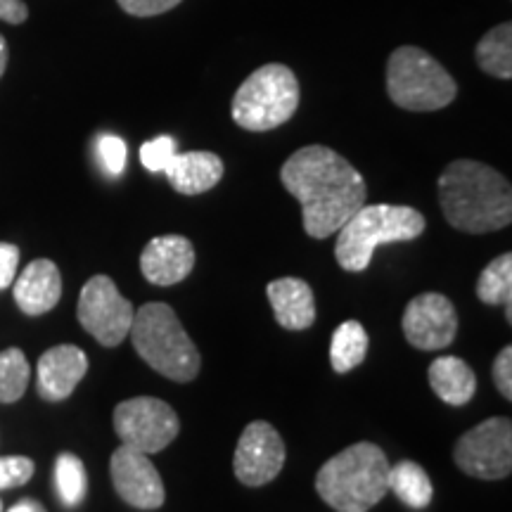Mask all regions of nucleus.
Returning <instances> with one entry per match:
<instances>
[{
    "instance_id": "nucleus-14",
    "label": "nucleus",
    "mask_w": 512,
    "mask_h": 512,
    "mask_svg": "<svg viewBox=\"0 0 512 512\" xmlns=\"http://www.w3.org/2000/svg\"><path fill=\"white\" fill-rule=\"evenodd\" d=\"M195 268V247L183 235H159L147 242L140 254V271L152 285L169 287L183 283Z\"/></svg>"
},
{
    "instance_id": "nucleus-29",
    "label": "nucleus",
    "mask_w": 512,
    "mask_h": 512,
    "mask_svg": "<svg viewBox=\"0 0 512 512\" xmlns=\"http://www.w3.org/2000/svg\"><path fill=\"white\" fill-rule=\"evenodd\" d=\"M117 3L131 17H155L178 8L183 0H117Z\"/></svg>"
},
{
    "instance_id": "nucleus-9",
    "label": "nucleus",
    "mask_w": 512,
    "mask_h": 512,
    "mask_svg": "<svg viewBox=\"0 0 512 512\" xmlns=\"http://www.w3.org/2000/svg\"><path fill=\"white\" fill-rule=\"evenodd\" d=\"M76 318L88 335L98 339L102 347H119L131 332L136 306L121 297L112 278L107 275H93L83 285Z\"/></svg>"
},
{
    "instance_id": "nucleus-7",
    "label": "nucleus",
    "mask_w": 512,
    "mask_h": 512,
    "mask_svg": "<svg viewBox=\"0 0 512 512\" xmlns=\"http://www.w3.org/2000/svg\"><path fill=\"white\" fill-rule=\"evenodd\" d=\"M299 107V81L285 64H264L233 95V121L252 133L287 124Z\"/></svg>"
},
{
    "instance_id": "nucleus-8",
    "label": "nucleus",
    "mask_w": 512,
    "mask_h": 512,
    "mask_svg": "<svg viewBox=\"0 0 512 512\" xmlns=\"http://www.w3.org/2000/svg\"><path fill=\"white\" fill-rule=\"evenodd\" d=\"M114 432L121 444L140 453H159L181 432V422L169 403L155 396H136L114 408Z\"/></svg>"
},
{
    "instance_id": "nucleus-2",
    "label": "nucleus",
    "mask_w": 512,
    "mask_h": 512,
    "mask_svg": "<svg viewBox=\"0 0 512 512\" xmlns=\"http://www.w3.org/2000/svg\"><path fill=\"white\" fill-rule=\"evenodd\" d=\"M439 204L446 221L463 233H491L512 221V188L501 171L475 159L451 162L439 176Z\"/></svg>"
},
{
    "instance_id": "nucleus-1",
    "label": "nucleus",
    "mask_w": 512,
    "mask_h": 512,
    "mask_svg": "<svg viewBox=\"0 0 512 512\" xmlns=\"http://www.w3.org/2000/svg\"><path fill=\"white\" fill-rule=\"evenodd\" d=\"M280 181L302 204L304 230L313 240L335 235L368 197L366 178L325 145H309L294 152L280 169Z\"/></svg>"
},
{
    "instance_id": "nucleus-20",
    "label": "nucleus",
    "mask_w": 512,
    "mask_h": 512,
    "mask_svg": "<svg viewBox=\"0 0 512 512\" xmlns=\"http://www.w3.org/2000/svg\"><path fill=\"white\" fill-rule=\"evenodd\" d=\"M387 486L403 505L413 510H422L432 503V479L413 460H401V463L389 467Z\"/></svg>"
},
{
    "instance_id": "nucleus-5",
    "label": "nucleus",
    "mask_w": 512,
    "mask_h": 512,
    "mask_svg": "<svg viewBox=\"0 0 512 512\" xmlns=\"http://www.w3.org/2000/svg\"><path fill=\"white\" fill-rule=\"evenodd\" d=\"M128 337L138 356L159 375L174 382H190L200 373V351L169 304L150 302L138 309Z\"/></svg>"
},
{
    "instance_id": "nucleus-33",
    "label": "nucleus",
    "mask_w": 512,
    "mask_h": 512,
    "mask_svg": "<svg viewBox=\"0 0 512 512\" xmlns=\"http://www.w3.org/2000/svg\"><path fill=\"white\" fill-rule=\"evenodd\" d=\"M8 512H46V508L38 501H34V498H24V501L12 505Z\"/></svg>"
},
{
    "instance_id": "nucleus-16",
    "label": "nucleus",
    "mask_w": 512,
    "mask_h": 512,
    "mask_svg": "<svg viewBox=\"0 0 512 512\" xmlns=\"http://www.w3.org/2000/svg\"><path fill=\"white\" fill-rule=\"evenodd\" d=\"M15 302L27 316L53 311L62 297V275L50 259H36L24 268L15 283Z\"/></svg>"
},
{
    "instance_id": "nucleus-31",
    "label": "nucleus",
    "mask_w": 512,
    "mask_h": 512,
    "mask_svg": "<svg viewBox=\"0 0 512 512\" xmlns=\"http://www.w3.org/2000/svg\"><path fill=\"white\" fill-rule=\"evenodd\" d=\"M19 266V247L10 242H0V290H8L15 283Z\"/></svg>"
},
{
    "instance_id": "nucleus-21",
    "label": "nucleus",
    "mask_w": 512,
    "mask_h": 512,
    "mask_svg": "<svg viewBox=\"0 0 512 512\" xmlns=\"http://www.w3.org/2000/svg\"><path fill=\"white\" fill-rule=\"evenodd\" d=\"M475 60L479 69L486 74L496 76V79L510 81L512 79V24H498L479 38Z\"/></svg>"
},
{
    "instance_id": "nucleus-23",
    "label": "nucleus",
    "mask_w": 512,
    "mask_h": 512,
    "mask_svg": "<svg viewBox=\"0 0 512 512\" xmlns=\"http://www.w3.org/2000/svg\"><path fill=\"white\" fill-rule=\"evenodd\" d=\"M479 302L489 306H505V316L512 320V254L496 256L477 280Z\"/></svg>"
},
{
    "instance_id": "nucleus-25",
    "label": "nucleus",
    "mask_w": 512,
    "mask_h": 512,
    "mask_svg": "<svg viewBox=\"0 0 512 512\" xmlns=\"http://www.w3.org/2000/svg\"><path fill=\"white\" fill-rule=\"evenodd\" d=\"M29 361L22 349L0 351V403H15L27 392Z\"/></svg>"
},
{
    "instance_id": "nucleus-28",
    "label": "nucleus",
    "mask_w": 512,
    "mask_h": 512,
    "mask_svg": "<svg viewBox=\"0 0 512 512\" xmlns=\"http://www.w3.org/2000/svg\"><path fill=\"white\" fill-rule=\"evenodd\" d=\"M34 460L27 456H3L0 458V491L24 486L34 477Z\"/></svg>"
},
{
    "instance_id": "nucleus-24",
    "label": "nucleus",
    "mask_w": 512,
    "mask_h": 512,
    "mask_svg": "<svg viewBox=\"0 0 512 512\" xmlns=\"http://www.w3.org/2000/svg\"><path fill=\"white\" fill-rule=\"evenodd\" d=\"M55 486L60 494L62 503L67 508H76L88 491V477L86 467H83L81 458L74 453H60L55 463Z\"/></svg>"
},
{
    "instance_id": "nucleus-11",
    "label": "nucleus",
    "mask_w": 512,
    "mask_h": 512,
    "mask_svg": "<svg viewBox=\"0 0 512 512\" xmlns=\"http://www.w3.org/2000/svg\"><path fill=\"white\" fill-rule=\"evenodd\" d=\"M287 458L283 437L264 420L249 422L235 448L233 472L245 486H264L280 475Z\"/></svg>"
},
{
    "instance_id": "nucleus-10",
    "label": "nucleus",
    "mask_w": 512,
    "mask_h": 512,
    "mask_svg": "<svg viewBox=\"0 0 512 512\" xmlns=\"http://www.w3.org/2000/svg\"><path fill=\"white\" fill-rule=\"evenodd\" d=\"M453 460L465 475L496 482L512 472V425L508 418H489L458 439Z\"/></svg>"
},
{
    "instance_id": "nucleus-3",
    "label": "nucleus",
    "mask_w": 512,
    "mask_h": 512,
    "mask_svg": "<svg viewBox=\"0 0 512 512\" xmlns=\"http://www.w3.org/2000/svg\"><path fill=\"white\" fill-rule=\"evenodd\" d=\"M389 460L370 441L344 448L318 470L316 491L332 510L368 512L387 496Z\"/></svg>"
},
{
    "instance_id": "nucleus-15",
    "label": "nucleus",
    "mask_w": 512,
    "mask_h": 512,
    "mask_svg": "<svg viewBox=\"0 0 512 512\" xmlns=\"http://www.w3.org/2000/svg\"><path fill=\"white\" fill-rule=\"evenodd\" d=\"M86 373V351L74 344H57L38 358V396L50 403L69 399Z\"/></svg>"
},
{
    "instance_id": "nucleus-13",
    "label": "nucleus",
    "mask_w": 512,
    "mask_h": 512,
    "mask_svg": "<svg viewBox=\"0 0 512 512\" xmlns=\"http://www.w3.org/2000/svg\"><path fill=\"white\" fill-rule=\"evenodd\" d=\"M112 484L124 503L138 510H157L164 505L166 491L155 463L136 448L121 444L110 460Z\"/></svg>"
},
{
    "instance_id": "nucleus-26",
    "label": "nucleus",
    "mask_w": 512,
    "mask_h": 512,
    "mask_svg": "<svg viewBox=\"0 0 512 512\" xmlns=\"http://www.w3.org/2000/svg\"><path fill=\"white\" fill-rule=\"evenodd\" d=\"M176 140L171 136H157L140 147V162L150 174H164L171 159L176 155Z\"/></svg>"
},
{
    "instance_id": "nucleus-6",
    "label": "nucleus",
    "mask_w": 512,
    "mask_h": 512,
    "mask_svg": "<svg viewBox=\"0 0 512 512\" xmlns=\"http://www.w3.org/2000/svg\"><path fill=\"white\" fill-rule=\"evenodd\" d=\"M387 93L401 110L437 112L456 100L458 86L430 53L403 46L389 55Z\"/></svg>"
},
{
    "instance_id": "nucleus-32",
    "label": "nucleus",
    "mask_w": 512,
    "mask_h": 512,
    "mask_svg": "<svg viewBox=\"0 0 512 512\" xmlns=\"http://www.w3.org/2000/svg\"><path fill=\"white\" fill-rule=\"evenodd\" d=\"M29 8L22 0H0V19L8 24H22L27 22Z\"/></svg>"
},
{
    "instance_id": "nucleus-22",
    "label": "nucleus",
    "mask_w": 512,
    "mask_h": 512,
    "mask_svg": "<svg viewBox=\"0 0 512 512\" xmlns=\"http://www.w3.org/2000/svg\"><path fill=\"white\" fill-rule=\"evenodd\" d=\"M368 354V332L358 320H347L330 339V363L339 375L351 373Z\"/></svg>"
},
{
    "instance_id": "nucleus-12",
    "label": "nucleus",
    "mask_w": 512,
    "mask_h": 512,
    "mask_svg": "<svg viewBox=\"0 0 512 512\" xmlns=\"http://www.w3.org/2000/svg\"><path fill=\"white\" fill-rule=\"evenodd\" d=\"M403 337L420 351L444 349L458 335V313L448 297L439 292L418 294L403 311Z\"/></svg>"
},
{
    "instance_id": "nucleus-17",
    "label": "nucleus",
    "mask_w": 512,
    "mask_h": 512,
    "mask_svg": "<svg viewBox=\"0 0 512 512\" xmlns=\"http://www.w3.org/2000/svg\"><path fill=\"white\" fill-rule=\"evenodd\" d=\"M273 316L285 330H306L316 323V299L311 285L302 278H280L268 285Z\"/></svg>"
},
{
    "instance_id": "nucleus-18",
    "label": "nucleus",
    "mask_w": 512,
    "mask_h": 512,
    "mask_svg": "<svg viewBox=\"0 0 512 512\" xmlns=\"http://www.w3.org/2000/svg\"><path fill=\"white\" fill-rule=\"evenodd\" d=\"M164 174L181 195H202L219 185L223 178V162L219 155L207 150L176 152Z\"/></svg>"
},
{
    "instance_id": "nucleus-34",
    "label": "nucleus",
    "mask_w": 512,
    "mask_h": 512,
    "mask_svg": "<svg viewBox=\"0 0 512 512\" xmlns=\"http://www.w3.org/2000/svg\"><path fill=\"white\" fill-rule=\"evenodd\" d=\"M5 67H8V41L0 34V79H3Z\"/></svg>"
},
{
    "instance_id": "nucleus-35",
    "label": "nucleus",
    "mask_w": 512,
    "mask_h": 512,
    "mask_svg": "<svg viewBox=\"0 0 512 512\" xmlns=\"http://www.w3.org/2000/svg\"><path fill=\"white\" fill-rule=\"evenodd\" d=\"M0 512H3V501H0Z\"/></svg>"
},
{
    "instance_id": "nucleus-4",
    "label": "nucleus",
    "mask_w": 512,
    "mask_h": 512,
    "mask_svg": "<svg viewBox=\"0 0 512 512\" xmlns=\"http://www.w3.org/2000/svg\"><path fill=\"white\" fill-rule=\"evenodd\" d=\"M425 216L413 207L399 204H363L337 230V264L349 273L366 271L375 249L392 242H411L425 233Z\"/></svg>"
},
{
    "instance_id": "nucleus-30",
    "label": "nucleus",
    "mask_w": 512,
    "mask_h": 512,
    "mask_svg": "<svg viewBox=\"0 0 512 512\" xmlns=\"http://www.w3.org/2000/svg\"><path fill=\"white\" fill-rule=\"evenodd\" d=\"M494 384L498 392L503 394V399H512V347H503L501 354L494 361Z\"/></svg>"
},
{
    "instance_id": "nucleus-19",
    "label": "nucleus",
    "mask_w": 512,
    "mask_h": 512,
    "mask_svg": "<svg viewBox=\"0 0 512 512\" xmlns=\"http://www.w3.org/2000/svg\"><path fill=\"white\" fill-rule=\"evenodd\" d=\"M430 384L448 406H465L477 392V375L463 358L439 356L430 366Z\"/></svg>"
},
{
    "instance_id": "nucleus-27",
    "label": "nucleus",
    "mask_w": 512,
    "mask_h": 512,
    "mask_svg": "<svg viewBox=\"0 0 512 512\" xmlns=\"http://www.w3.org/2000/svg\"><path fill=\"white\" fill-rule=\"evenodd\" d=\"M98 157L102 162V169L110 176H121L126 169L128 159V147L124 138L112 136V133H105V136L98 138Z\"/></svg>"
}]
</instances>
